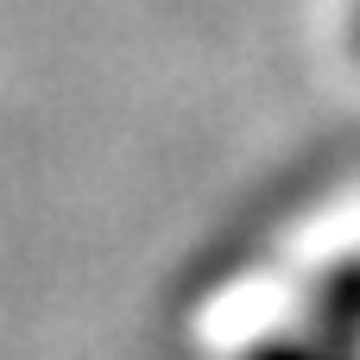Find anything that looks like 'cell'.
Instances as JSON below:
<instances>
[{
    "mask_svg": "<svg viewBox=\"0 0 360 360\" xmlns=\"http://www.w3.org/2000/svg\"><path fill=\"white\" fill-rule=\"evenodd\" d=\"M253 360H316V354H310V348H259Z\"/></svg>",
    "mask_w": 360,
    "mask_h": 360,
    "instance_id": "cell-1",
    "label": "cell"
}]
</instances>
